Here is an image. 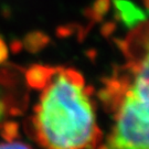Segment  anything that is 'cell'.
<instances>
[{
  "mask_svg": "<svg viewBox=\"0 0 149 149\" xmlns=\"http://www.w3.org/2000/svg\"><path fill=\"white\" fill-rule=\"evenodd\" d=\"M27 122V132L44 149H95L102 132L92 88L72 69L54 68Z\"/></svg>",
  "mask_w": 149,
  "mask_h": 149,
  "instance_id": "1",
  "label": "cell"
},
{
  "mask_svg": "<svg viewBox=\"0 0 149 149\" xmlns=\"http://www.w3.org/2000/svg\"><path fill=\"white\" fill-rule=\"evenodd\" d=\"M144 55L130 56L127 71L105 80L98 96L112 115L106 149H149V36Z\"/></svg>",
  "mask_w": 149,
  "mask_h": 149,
  "instance_id": "2",
  "label": "cell"
},
{
  "mask_svg": "<svg viewBox=\"0 0 149 149\" xmlns=\"http://www.w3.org/2000/svg\"><path fill=\"white\" fill-rule=\"evenodd\" d=\"M116 8V18L128 28L133 29L140 22L146 21L148 16L129 0H113Z\"/></svg>",
  "mask_w": 149,
  "mask_h": 149,
  "instance_id": "3",
  "label": "cell"
},
{
  "mask_svg": "<svg viewBox=\"0 0 149 149\" xmlns=\"http://www.w3.org/2000/svg\"><path fill=\"white\" fill-rule=\"evenodd\" d=\"M54 72V68L45 65H33L24 74V79L29 85L36 90H42Z\"/></svg>",
  "mask_w": 149,
  "mask_h": 149,
  "instance_id": "4",
  "label": "cell"
},
{
  "mask_svg": "<svg viewBox=\"0 0 149 149\" xmlns=\"http://www.w3.org/2000/svg\"><path fill=\"white\" fill-rule=\"evenodd\" d=\"M50 39L42 32H32L28 34L24 39V47L31 52H38L39 50L43 49L48 43Z\"/></svg>",
  "mask_w": 149,
  "mask_h": 149,
  "instance_id": "5",
  "label": "cell"
},
{
  "mask_svg": "<svg viewBox=\"0 0 149 149\" xmlns=\"http://www.w3.org/2000/svg\"><path fill=\"white\" fill-rule=\"evenodd\" d=\"M109 9V0H96L92 10H87L86 16L93 21H101Z\"/></svg>",
  "mask_w": 149,
  "mask_h": 149,
  "instance_id": "6",
  "label": "cell"
},
{
  "mask_svg": "<svg viewBox=\"0 0 149 149\" xmlns=\"http://www.w3.org/2000/svg\"><path fill=\"white\" fill-rule=\"evenodd\" d=\"M1 135L8 141H12L18 136V125L13 122L5 123L1 127Z\"/></svg>",
  "mask_w": 149,
  "mask_h": 149,
  "instance_id": "7",
  "label": "cell"
},
{
  "mask_svg": "<svg viewBox=\"0 0 149 149\" xmlns=\"http://www.w3.org/2000/svg\"><path fill=\"white\" fill-rule=\"evenodd\" d=\"M0 149H32L29 147L28 145L20 143V141H8V143H3L0 144Z\"/></svg>",
  "mask_w": 149,
  "mask_h": 149,
  "instance_id": "8",
  "label": "cell"
},
{
  "mask_svg": "<svg viewBox=\"0 0 149 149\" xmlns=\"http://www.w3.org/2000/svg\"><path fill=\"white\" fill-rule=\"evenodd\" d=\"M8 47L6 44L5 40L0 36V64L5 63L8 59Z\"/></svg>",
  "mask_w": 149,
  "mask_h": 149,
  "instance_id": "9",
  "label": "cell"
},
{
  "mask_svg": "<svg viewBox=\"0 0 149 149\" xmlns=\"http://www.w3.org/2000/svg\"><path fill=\"white\" fill-rule=\"evenodd\" d=\"M116 29V24L114 22H106L102 27V34L105 38H108Z\"/></svg>",
  "mask_w": 149,
  "mask_h": 149,
  "instance_id": "10",
  "label": "cell"
},
{
  "mask_svg": "<svg viewBox=\"0 0 149 149\" xmlns=\"http://www.w3.org/2000/svg\"><path fill=\"white\" fill-rule=\"evenodd\" d=\"M71 33H72V30L69 27H62L58 30V36L60 37H68Z\"/></svg>",
  "mask_w": 149,
  "mask_h": 149,
  "instance_id": "11",
  "label": "cell"
},
{
  "mask_svg": "<svg viewBox=\"0 0 149 149\" xmlns=\"http://www.w3.org/2000/svg\"><path fill=\"white\" fill-rule=\"evenodd\" d=\"M143 2H144V5L146 6V8L149 10V0H143Z\"/></svg>",
  "mask_w": 149,
  "mask_h": 149,
  "instance_id": "12",
  "label": "cell"
}]
</instances>
